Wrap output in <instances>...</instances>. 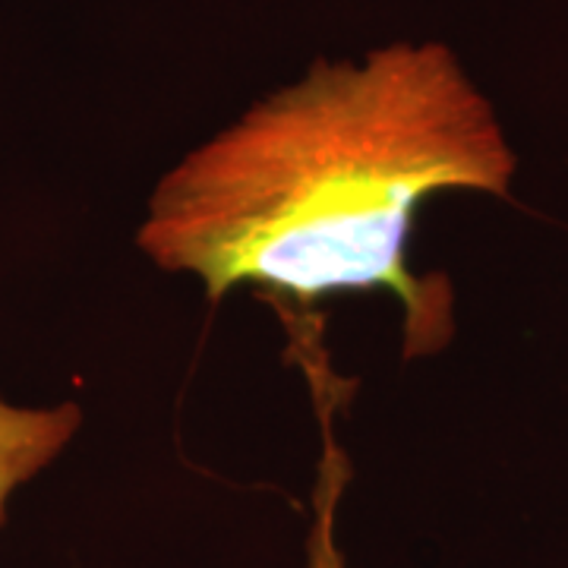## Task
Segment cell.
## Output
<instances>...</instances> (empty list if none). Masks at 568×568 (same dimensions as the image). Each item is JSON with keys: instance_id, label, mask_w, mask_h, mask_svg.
<instances>
[{"instance_id": "obj_1", "label": "cell", "mask_w": 568, "mask_h": 568, "mask_svg": "<svg viewBox=\"0 0 568 568\" xmlns=\"http://www.w3.org/2000/svg\"><path fill=\"white\" fill-rule=\"evenodd\" d=\"M518 155L496 108L443 41H392L316 61L253 102L155 183L136 244L219 304L234 287L313 304L388 291L405 361L455 335L452 284L417 278L407 241L446 190L511 196Z\"/></svg>"}, {"instance_id": "obj_2", "label": "cell", "mask_w": 568, "mask_h": 568, "mask_svg": "<svg viewBox=\"0 0 568 568\" xmlns=\"http://www.w3.org/2000/svg\"><path fill=\"white\" fill-rule=\"evenodd\" d=\"M294 351H297V361L313 386V398L320 402V420H323V458H320L316 489H313V521H310V537H306L304 568H347L345 552L338 547V508H342V496L351 480V462L332 433V410H335V405H328L332 402V383H328L332 369L325 364L323 347L310 335H297Z\"/></svg>"}, {"instance_id": "obj_3", "label": "cell", "mask_w": 568, "mask_h": 568, "mask_svg": "<svg viewBox=\"0 0 568 568\" xmlns=\"http://www.w3.org/2000/svg\"><path fill=\"white\" fill-rule=\"evenodd\" d=\"M82 410L73 402L20 407L0 398V525L17 489L51 465L80 433Z\"/></svg>"}]
</instances>
